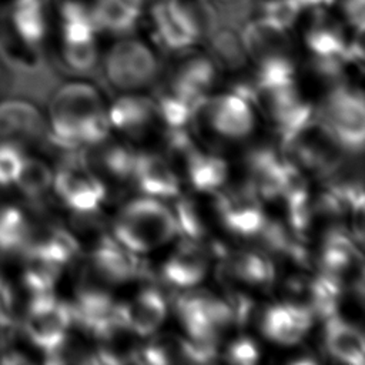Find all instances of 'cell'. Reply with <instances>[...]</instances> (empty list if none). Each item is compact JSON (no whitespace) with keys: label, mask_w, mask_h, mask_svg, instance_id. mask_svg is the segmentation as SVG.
Listing matches in <instances>:
<instances>
[{"label":"cell","mask_w":365,"mask_h":365,"mask_svg":"<svg viewBox=\"0 0 365 365\" xmlns=\"http://www.w3.org/2000/svg\"><path fill=\"white\" fill-rule=\"evenodd\" d=\"M46 120L50 140L64 150L97 145L110 130L97 88L81 81L67 83L54 91Z\"/></svg>","instance_id":"6da1fadb"},{"label":"cell","mask_w":365,"mask_h":365,"mask_svg":"<svg viewBox=\"0 0 365 365\" xmlns=\"http://www.w3.org/2000/svg\"><path fill=\"white\" fill-rule=\"evenodd\" d=\"M177 231L174 214L154 197L127 202L113 227L114 238L134 254L148 252L164 245Z\"/></svg>","instance_id":"7a4b0ae2"},{"label":"cell","mask_w":365,"mask_h":365,"mask_svg":"<svg viewBox=\"0 0 365 365\" xmlns=\"http://www.w3.org/2000/svg\"><path fill=\"white\" fill-rule=\"evenodd\" d=\"M20 321L26 339L48 359L68 339L73 325L71 307L54 292L34 294L20 314Z\"/></svg>","instance_id":"3957f363"},{"label":"cell","mask_w":365,"mask_h":365,"mask_svg":"<svg viewBox=\"0 0 365 365\" xmlns=\"http://www.w3.org/2000/svg\"><path fill=\"white\" fill-rule=\"evenodd\" d=\"M145 13L161 46L170 50H185L207 31L205 13L198 0H154Z\"/></svg>","instance_id":"277c9868"},{"label":"cell","mask_w":365,"mask_h":365,"mask_svg":"<svg viewBox=\"0 0 365 365\" xmlns=\"http://www.w3.org/2000/svg\"><path fill=\"white\" fill-rule=\"evenodd\" d=\"M108 83L118 90H137L151 83L158 73V60L153 47L133 33L118 36L103 58Z\"/></svg>","instance_id":"5b68a950"},{"label":"cell","mask_w":365,"mask_h":365,"mask_svg":"<svg viewBox=\"0 0 365 365\" xmlns=\"http://www.w3.org/2000/svg\"><path fill=\"white\" fill-rule=\"evenodd\" d=\"M51 188L76 214L94 212L106 197L103 181L80 157L68 158L54 171Z\"/></svg>","instance_id":"8992f818"},{"label":"cell","mask_w":365,"mask_h":365,"mask_svg":"<svg viewBox=\"0 0 365 365\" xmlns=\"http://www.w3.org/2000/svg\"><path fill=\"white\" fill-rule=\"evenodd\" d=\"M321 118L344 150L361 151L365 138V108L361 91L339 86L331 91Z\"/></svg>","instance_id":"52a82bcc"},{"label":"cell","mask_w":365,"mask_h":365,"mask_svg":"<svg viewBox=\"0 0 365 365\" xmlns=\"http://www.w3.org/2000/svg\"><path fill=\"white\" fill-rule=\"evenodd\" d=\"M177 312L190 339L214 344L235 319L231 305L208 292L182 295L177 302Z\"/></svg>","instance_id":"ba28073f"},{"label":"cell","mask_w":365,"mask_h":365,"mask_svg":"<svg viewBox=\"0 0 365 365\" xmlns=\"http://www.w3.org/2000/svg\"><path fill=\"white\" fill-rule=\"evenodd\" d=\"M48 135L47 120L30 101L10 98L0 101V144L27 151Z\"/></svg>","instance_id":"9c48e42d"},{"label":"cell","mask_w":365,"mask_h":365,"mask_svg":"<svg viewBox=\"0 0 365 365\" xmlns=\"http://www.w3.org/2000/svg\"><path fill=\"white\" fill-rule=\"evenodd\" d=\"M259 200L248 182L224 190L215 200L217 215L225 228L238 235H258L267 222Z\"/></svg>","instance_id":"30bf717a"},{"label":"cell","mask_w":365,"mask_h":365,"mask_svg":"<svg viewBox=\"0 0 365 365\" xmlns=\"http://www.w3.org/2000/svg\"><path fill=\"white\" fill-rule=\"evenodd\" d=\"M198 110L204 111L211 130L224 138L240 140L254 128L255 118L250 100L238 91L205 98Z\"/></svg>","instance_id":"8fae6325"},{"label":"cell","mask_w":365,"mask_h":365,"mask_svg":"<svg viewBox=\"0 0 365 365\" xmlns=\"http://www.w3.org/2000/svg\"><path fill=\"white\" fill-rule=\"evenodd\" d=\"M314 312L308 305L287 301L269 307L261 319L262 332L279 345L299 342L312 325Z\"/></svg>","instance_id":"7c38bea8"},{"label":"cell","mask_w":365,"mask_h":365,"mask_svg":"<svg viewBox=\"0 0 365 365\" xmlns=\"http://www.w3.org/2000/svg\"><path fill=\"white\" fill-rule=\"evenodd\" d=\"M214 80V60L200 53H187L174 67L168 88L200 107Z\"/></svg>","instance_id":"4fadbf2b"},{"label":"cell","mask_w":365,"mask_h":365,"mask_svg":"<svg viewBox=\"0 0 365 365\" xmlns=\"http://www.w3.org/2000/svg\"><path fill=\"white\" fill-rule=\"evenodd\" d=\"M88 269L104 284H118L138 274V261L135 254L115 238L103 235L91 251V268Z\"/></svg>","instance_id":"5bb4252c"},{"label":"cell","mask_w":365,"mask_h":365,"mask_svg":"<svg viewBox=\"0 0 365 365\" xmlns=\"http://www.w3.org/2000/svg\"><path fill=\"white\" fill-rule=\"evenodd\" d=\"M16 38L36 51L46 41L51 24V6L46 0H13L9 17Z\"/></svg>","instance_id":"9a60e30c"},{"label":"cell","mask_w":365,"mask_h":365,"mask_svg":"<svg viewBox=\"0 0 365 365\" xmlns=\"http://www.w3.org/2000/svg\"><path fill=\"white\" fill-rule=\"evenodd\" d=\"M131 177L148 197H174L180 192L177 170L167 157L160 154H137Z\"/></svg>","instance_id":"2e32d148"},{"label":"cell","mask_w":365,"mask_h":365,"mask_svg":"<svg viewBox=\"0 0 365 365\" xmlns=\"http://www.w3.org/2000/svg\"><path fill=\"white\" fill-rule=\"evenodd\" d=\"M121 324L131 334L147 336L155 332L163 324L167 305L164 297L154 288H145L131 301L118 304Z\"/></svg>","instance_id":"e0dca14e"},{"label":"cell","mask_w":365,"mask_h":365,"mask_svg":"<svg viewBox=\"0 0 365 365\" xmlns=\"http://www.w3.org/2000/svg\"><path fill=\"white\" fill-rule=\"evenodd\" d=\"M208 269V254L195 240L180 244L163 267L164 278L181 288H190L202 281Z\"/></svg>","instance_id":"ac0fdd59"},{"label":"cell","mask_w":365,"mask_h":365,"mask_svg":"<svg viewBox=\"0 0 365 365\" xmlns=\"http://www.w3.org/2000/svg\"><path fill=\"white\" fill-rule=\"evenodd\" d=\"M324 341L328 354L335 359L349 365L364 364V335L351 322L341 319L336 315L327 318Z\"/></svg>","instance_id":"d6986e66"},{"label":"cell","mask_w":365,"mask_h":365,"mask_svg":"<svg viewBox=\"0 0 365 365\" xmlns=\"http://www.w3.org/2000/svg\"><path fill=\"white\" fill-rule=\"evenodd\" d=\"M78 250V241L68 230L58 225H47L41 230L33 228L31 238L23 252L43 257L64 267L77 255Z\"/></svg>","instance_id":"ffe728a7"},{"label":"cell","mask_w":365,"mask_h":365,"mask_svg":"<svg viewBox=\"0 0 365 365\" xmlns=\"http://www.w3.org/2000/svg\"><path fill=\"white\" fill-rule=\"evenodd\" d=\"M98 30L123 36L133 33L148 4L145 0H93Z\"/></svg>","instance_id":"44dd1931"},{"label":"cell","mask_w":365,"mask_h":365,"mask_svg":"<svg viewBox=\"0 0 365 365\" xmlns=\"http://www.w3.org/2000/svg\"><path fill=\"white\" fill-rule=\"evenodd\" d=\"M110 125L128 133L141 134L154 121L157 114L155 101L144 96L120 97L107 113Z\"/></svg>","instance_id":"7402d4cb"},{"label":"cell","mask_w":365,"mask_h":365,"mask_svg":"<svg viewBox=\"0 0 365 365\" xmlns=\"http://www.w3.org/2000/svg\"><path fill=\"white\" fill-rule=\"evenodd\" d=\"M282 165L279 160L269 150H257L248 158L250 181L259 198L275 200L281 197L282 188Z\"/></svg>","instance_id":"603a6c76"},{"label":"cell","mask_w":365,"mask_h":365,"mask_svg":"<svg viewBox=\"0 0 365 365\" xmlns=\"http://www.w3.org/2000/svg\"><path fill=\"white\" fill-rule=\"evenodd\" d=\"M221 272L227 278L240 279L250 285H268L274 278L271 261L261 252L234 251L225 254Z\"/></svg>","instance_id":"cb8c5ba5"},{"label":"cell","mask_w":365,"mask_h":365,"mask_svg":"<svg viewBox=\"0 0 365 365\" xmlns=\"http://www.w3.org/2000/svg\"><path fill=\"white\" fill-rule=\"evenodd\" d=\"M182 170L192 187L201 192L218 191L228 175V168L222 158L205 154L195 147L184 161Z\"/></svg>","instance_id":"d4e9b609"},{"label":"cell","mask_w":365,"mask_h":365,"mask_svg":"<svg viewBox=\"0 0 365 365\" xmlns=\"http://www.w3.org/2000/svg\"><path fill=\"white\" fill-rule=\"evenodd\" d=\"M33 234L27 214L14 204L0 205V252L21 254Z\"/></svg>","instance_id":"484cf974"},{"label":"cell","mask_w":365,"mask_h":365,"mask_svg":"<svg viewBox=\"0 0 365 365\" xmlns=\"http://www.w3.org/2000/svg\"><path fill=\"white\" fill-rule=\"evenodd\" d=\"M23 257L24 261L20 271V281L30 295L54 292L63 267L30 252H23Z\"/></svg>","instance_id":"4316f807"},{"label":"cell","mask_w":365,"mask_h":365,"mask_svg":"<svg viewBox=\"0 0 365 365\" xmlns=\"http://www.w3.org/2000/svg\"><path fill=\"white\" fill-rule=\"evenodd\" d=\"M53 175L54 173L46 161L27 154L14 185L26 197L38 198L51 188Z\"/></svg>","instance_id":"83f0119b"},{"label":"cell","mask_w":365,"mask_h":365,"mask_svg":"<svg viewBox=\"0 0 365 365\" xmlns=\"http://www.w3.org/2000/svg\"><path fill=\"white\" fill-rule=\"evenodd\" d=\"M137 154L124 145H107L94 155L98 168L115 178H128L133 175Z\"/></svg>","instance_id":"f1b7e54d"},{"label":"cell","mask_w":365,"mask_h":365,"mask_svg":"<svg viewBox=\"0 0 365 365\" xmlns=\"http://www.w3.org/2000/svg\"><path fill=\"white\" fill-rule=\"evenodd\" d=\"M212 60L228 70L241 68L247 60L245 50L242 47L241 38H235L230 34H222L215 38Z\"/></svg>","instance_id":"f546056e"},{"label":"cell","mask_w":365,"mask_h":365,"mask_svg":"<svg viewBox=\"0 0 365 365\" xmlns=\"http://www.w3.org/2000/svg\"><path fill=\"white\" fill-rule=\"evenodd\" d=\"M177 228L181 230L190 240H197L205 232V220L192 200H181L175 208Z\"/></svg>","instance_id":"4dcf8cb0"},{"label":"cell","mask_w":365,"mask_h":365,"mask_svg":"<svg viewBox=\"0 0 365 365\" xmlns=\"http://www.w3.org/2000/svg\"><path fill=\"white\" fill-rule=\"evenodd\" d=\"M26 155L27 151L17 145L0 144V187L16 184Z\"/></svg>","instance_id":"1f68e13d"},{"label":"cell","mask_w":365,"mask_h":365,"mask_svg":"<svg viewBox=\"0 0 365 365\" xmlns=\"http://www.w3.org/2000/svg\"><path fill=\"white\" fill-rule=\"evenodd\" d=\"M19 319L20 308L16 288L7 277L0 274V328H10Z\"/></svg>","instance_id":"d6a6232c"},{"label":"cell","mask_w":365,"mask_h":365,"mask_svg":"<svg viewBox=\"0 0 365 365\" xmlns=\"http://www.w3.org/2000/svg\"><path fill=\"white\" fill-rule=\"evenodd\" d=\"M258 348L250 338H238L227 351V358L234 364H254L258 361Z\"/></svg>","instance_id":"836d02e7"},{"label":"cell","mask_w":365,"mask_h":365,"mask_svg":"<svg viewBox=\"0 0 365 365\" xmlns=\"http://www.w3.org/2000/svg\"><path fill=\"white\" fill-rule=\"evenodd\" d=\"M0 352H1V346H0Z\"/></svg>","instance_id":"e575fe53"}]
</instances>
